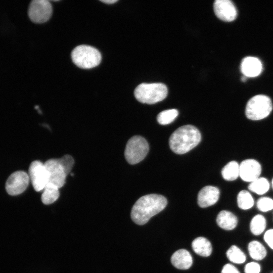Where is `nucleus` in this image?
<instances>
[{"instance_id":"obj_1","label":"nucleus","mask_w":273,"mask_h":273,"mask_svg":"<svg viewBox=\"0 0 273 273\" xmlns=\"http://www.w3.org/2000/svg\"><path fill=\"white\" fill-rule=\"evenodd\" d=\"M167 203L166 199L160 195L152 194L142 196L133 205L131 218L136 224L143 225L163 210Z\"/></svg>"},{"instance_id":"obj_19","label":"nucleus","mask_w":273,"mask_h":273,"mask_svg":"<svg viewBox=\"0 0 273 273\" xmlns=\"http://www.w3.org/2000/svg\"><path fill=\"white\" fill-rule=\"evenodd\" d=\"M248 250L250 257L255 260H262L267 254L264 246L257 241H251L248 244Z\"/></svg>"},{"instance_id":"obj_21","label":"nucleus","mask_w":273,"mask_h":273,"mask_svg":"<svg viewBox=\"0 0 273 273\" xmlns=\"http://www.w3.org/2000/svg\"><path fill=\"white\" fill-rule=\"evenodd\" d=\"M266 225L265 218L261 214H257L252 218L250 221V230L253 235L258 236L264 232Z\"/></svg>"},{"instance_id":"obj_29","label":"nucleus","mask_w":273,"mask_h":273,"mask_svg":"<svg viewBox=\"0 0 273 273\" xmlns=\"http://www.w3.org/2000/svg\"><path fill=\"white\" fill-rule=\"evenodd\" d=\"M264 241L273 250V229L268 230L263 236Z\"/></svg>"},{"instance_id":"obj_16","label":"nucleus","mask_w":273,"mask_h":273,"mask_svg":"<svg viewBox=\"0 0 273 273\" xmlns=\"http://www.w3.org/2000/svg\"><path fill=\"white\" fill-rule=\"evenodd\" d=\"M216 222L220 228L230 231L234 230L237 226L238 218L231 212L222 210L217 215Z\"/></svg>"},{"instance_id":"obj_8","label":"nucleus","mask_w":273,"mask_h":273,"mask_svg":"<svg viewBox=\"0 0 273 273\" xmlns=\"http://www.w3.org/2000/svg\"><path fill=\"white\" fill-rule=\"evenodd\" d=\"M28 175L32 186L36 192L43 190L49 182V174L44 163L35 160L30 164Z\"/></svg>"},{"instance_id":"obj_3","label":"nucleus","mask_w":273,"mask_h":273,"mask_svg":"<svg viewBox=\"0 0 273 273\" xmlns=\"http://www.w3.org/2000/svg\"><path fill=\"white\" fill-rule=\"evenodd\" d=\"M167 86L162 83H143L135 89L134 94L141 103L153 104L162 101L167 96Z\"/></svg>"},{"instance_id":"obj_7","label":"nucleus","mask_w":273,"mask_h":273,"mask_svg":"<svg viewBox=\"0 0 273 273\" xmlns=\"http://www.w3.org/2000/svg\"><path fill=\"white\" fill-rule=\"evenodd\" d=\"M52 11V6L49 1L33 0L29 4L28 14L31 21L41 23L50 19Z\"/></svg>"},{"instance_id":"obj_22","label":"nucleus","mask_w":273,"mask_h":273,"mask_svg":"<svg viewBox=\"0 0 273 273\" xmlns=\"http://www.w3.org/2000/svg\"><path fill=\"white\" fill-rule=\"evenodd\" d=\"M248 189L258 195H263L268 191L269 183L266 178L259 177L250 183Z\"/></svg>"},{"instance_id":"obj_6","label":"nucleus","mask_w":273,"mask_h":273,"mask_svg":"<svg viewBox=\"0 0 273 273\" xmlns=\"http://www.w3.org/2000/svg\"><path fill=\"white\" fill-rule=\"evenodd\" d=\"M149 149V145L145 138L139 135L133 136L126 144L124 156L128 163L135 164L145 158Z\"/></svg>"},{"instance_id":"obj_15","label":"nucleus","mask_w":273,"mask_h":273,"mask_svg":"<svg viewBox=\"0 0 273 273\" xmlns=\"http://www.w3.org/2000/svg\"><path fill=\"white\" fill-rule=\"evenodd\" d=\"M172 264L179 269H187L193 263V258L190 252L185 249L176 251L171 256Z\"/></svg>"},{"instance_id":"obj_26","label":"nucleus","mask_w":273,"mask_h":273,"mask_svg":"<svg viewBox=\"0 0 273 273\" xmlns=\"http://www.w3.org/2000/svg\"><path fill=\"white\" fill-rule=\"evenodd\" d=\"M257 207L262 212L270 211L273 209V200L267 197H261L257 201Z\"/></svg>"},{"instance_id":"obj_28","label":"nucleus","mask_w":273,"mask_h":273,"mask_svg":"<svg viewBox=\"0 0 273 273\" xmlns=\"http://www.w3.org/2000/svg\"><path fill=\"white\" fill-rule=\"evenodd\" d=\"M261 267L259 263L256 262H250L245 266V273H260Z\"/></svg>"},{"instance_id":"obj_32","label":"nucleus","mask_w":273,"mask_h":273,"mask_svg":"<svg viewBox=\"0 0 273 273\" xmlns=\"http://www.w3.org/2000/svg\"><path fill=\"white\" fill-rule=\"evenodd\" d=\"M272 188H273V179H272Z\"/></svg>"},{"instance_id":"obj_2","label":"nucleus","mask_w":273,"mask_h":273,"mask_svg":"<svg viewBox=\"0 0 273 273\" xmlns=\"http://www.w3.org/2000/svg\"><path fill=\"white\" fill-rule=\"evenodd\" d=\"M201 140L200 132L195 126L186 125L178 128L171 134L169 144L174 153L183 154L195 148Z\"/></svg>"},{"instance_id":"obj_9","label":"nucleus","mask_w":273,"mask_h":273,"mask_svg":"<svg viewBox=\"0 0 273 273\" xmlns=\"http://www.w3.org/2000/svg\"><path fill=\"white\" fill-rule=\"evenodd\" d=\"M29 177L28 174L23 171H17L10 175L6 183L7 193L12 196L22 193L27 188Z\"/></svg>"},{"instance_id":"obj_20","label":"nucleus","mask_w":273,"mask_h":273,"mask_svg":"<svg viewBox=\"0 0 273 273\" xmlns=\"http://www.w3.org/2000/svg\"><path fill=\"white\" fill-rule=\"evenodd\" d=\"M223 178L228 181L236 179L239 176V165L237 162L232 161L225 165L221 170Z\"/></svg>"},{"instance_id":"obj_30","label":"nucleus","mask_w":273,"mask_h":273,"mask_svg":"<svg viewBox=\"0 0 273 273\" xmlns=\"http://www.w3.org/2000/svg\"><path fill=\"white\" fill-rule=\"evenodd\" d=\"M221 273H240V272L234 265L228 263L223 266Z\"/></svg>"},{"instance_id":"obj_4","label":"nucleus","mask_w":273,"mask_h":273,"mask_svg":"<svg viewBox=\"0 0 273 273\" xmlns=\"http://www.w3.org/2000/svg\"><path fill=\"white\" fill-rule=\"evenodd\" d=\"M73 63L82 69H91L100 64L102 60L100 52L95 48L87 45H80L71 53Z\"/></svg>"},{"instance_id":"obj_11","label":"nucleus","mask_w":273,"mask_h":273,"mask_svg":"<svg viewBox=\"0 0 273 273\" xmlns=\"http://www.w3.org/2000/svg\"><path fill=\"white\" fill-rule=\"evenodd\" d=\"M261 172L260 164L253 159L245 160L239 165V176L245 181L252 182L259 177Z\"/></svg>"},{"instance_id":"obj_13","label":"nucleus","mask_w":273,"mask_h":273,"mask_svg":"<svg viewBox=\"0 0 273 273\" xmlns=\"http://www.w3.org/2000/svg\"><path fill=\"white\" fill-rule=\"evenodd\" d=\"M219 189L212 186L203 188L198 195V204L200 207L205 208L215 204L219 197Z\"/></svg>"},{"instance_id":"obj_24","label":"nucleus","mask_w":273,"mask_h":273,"mask_svg":"<svg viewBox=\"0 0 273 273\" xmlns=\"http://www.w3.org/2000/svg\"><path fill=\"white\" fill-rule=\"evenodd\" d=\"M237 203L240 209L248 210L253 206L254 201L249 192L246 190H242L238 195Z\"/></svg>"},{"instance_id":"obj_18","label":"nucleus","mask_w":273,"mask_h":273,"mask_svg":"<svg viewBox=\"0 0 273 273\" xmlns=\"http://www.w3.org/2000/svg\"><path fill=\"white\" fill-rule=\"evenodd\" d=\"M59 188L52 184L48 183L43 190L41 196L42 202L49 205L55 202L60 196Z\"/></svg>"},{"instance_id":"obj_25","label":"nucleus","mask_w":273,"mask_h":273,"mask_svg":"<svg viewBox=\"0 0 273 273\" xmlns=\"http://www.w3.org/2000/svg\"><path fill=\"white\" fill-rule=\"evenodd\" d=\"M178 114L176 109H172L163 111L159 113L157 120L161 125H166L171 123Z\"/></svg>"},{"instance_id":"obj_10","label":"nucleus","mask_w":273,"mask_h":273,"mask_svg":"<svg viewBox=\"0 0 273 273\" xmlns=\"http://www.w3.org/2000/svg\"><path fill=\"white\" fill-rule=\"evenodd\" d=\"M49 174V182L59 189L66 181L67 174L58 159H50L44 163Z\"/></svg>"},{"instance_id":"obj_23","label":"nucleus","mask_w":273,"mask_h":273,"mask_svg":"<svg viewBox=\"0 0 273 273\" xmlns=\"http://www.w3.org/2000/svg\"><path fill=\"white\" fill-rule=\"evenodd\" d=\"M226 254L228 259L234 263L242 264L246 260L245 253L236 245L232 246L226 251Z\"/></svg>"},{"instance_id":"obj_31","label":"nucleus","mask_w":273,"mask_h":273,"mask_svg":"<svg viewBox=\"0 0 273 273\" xmlns=\"http://www.w3.org/2000/svg\"><path fill=\"white\" fill-rule=\"evenodd\" d=\"M101 2L107 4H112L117 2V0H101Z\"/></svg>"},{"instance_id":"obj_5","label":"nucleus","mask_w":273,"mask_h":273,"mask_svg":"<svg viewBox=\"0 0 273 273\" xmlns=\"http://www.w3.org/2000/svg\"><path fill=\"white\" fill-rule=\"evenodd\" d=\"M272 104L270 99L263 95H258L251 98L247 102L245 114L252 120L262 119L270 113Z\"/></svg>"},{"instance_id":"obj_12","label":"nucleus","mask_w":273,"mask_h":273,"mask_svg":"<svg viewBox=\"0 0 273 273\" xmlns=\"http://www.w3.org/2000/svg\"><path fill=\"white\" fill-rule=\"evenodd\" d=\"M216 16L220 20L231 22L237 17V11L234 3L230 0H216L213 4Z\"/></svg>"},{"instance_id":"obj_14","label":"nucleus","mask_w":273,"mask_h":273,"mask_svg":"<svg viewBox=\"0 0 273 273\" xmlns=\"http://www.w3.org/2000/svg\"><path fill=\"white\" fill-rule=\"evenodd\" d=\"M262 69L261 61L254 57L244 58L241 64V71L246 77H253L259 75Z\"/></svg>"},{"instance_id":"obj_27","label":"nucleus","mask_w":273,"mask_h":273,"mask_svg":"<svg viewBox=\"0 0 273 273\" xmlns=\"http://www.w3.org/2000/svg\"><path fill=\"white\" fill-rule=\"evenodd\" d=\"M58 160L68 174L70 172L74 164L73 158L69 155H65L62 158L58 159Z\"/></svg>"},{"instance_id":"obj_17","label":"nucleus","mask_w":273,"mask_h":273,"mask_svg":"<svg viewBox=\"0 0 273 273\" xmlns=\"http://www.w3.org/2000/svg\"><path fill=\"white\" fill-rule=\"evenodd\" d=\"M192 246L194 252L199 255L207 257L212 250V245L207 239L200 237L193 240Z\"/></svg>"}]
</instances>
